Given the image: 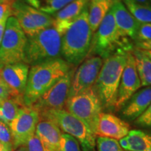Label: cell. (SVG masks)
I'll use <instances>...</instances> for the list:
<instances>
[{
    "label": "cell",
    "mask_w": 151,
    "mask_h": 151,
    "mask_svg": "<svg viewBox=\"0 0 151 151\" xmlns=\"http://www.w3.org/2000/svg\"><path fill=\"white\" fill-rule=\"evenodd\" d=\"M98 151H124L117 139L106 137H98L96 139Z\"/></svg>",
    "instance_id": "26"
},
{
    "label": "cell",
    "mask_w": 151,
    "mask_h": 151,
    "mask_svg": "<svg viewBox=\"0 0 151 151\" xmlns=\"http://www.w3.org/2000/svg\"><path fill=\"white\" fill-rule=\"evenodd\" d=\"M103 65V59L92 56L84 60L76 69L68 98L82 93L93 88Z\"/></svg>",
    "instance_id": "12"
},
{
    "label": "cell",
    "mask_w": 151,
    "mask_h": 151,
    "mask_svg": "<svg viewBox=\"0 0 151 151\" xmlns=\"http://www.w3.org/2000/svg\"><path fill=\"white\" fill-rule=\"evenodd\" d=\"M11 0H0V4L1 3H5L7 2V1H10Z\"/></svg>",
    "instance_id": "41"
},
{
    "label": "cell",
    "mask_w": 151,
    "mask_h": 151,
    "mask_svg": "<svg viewBox=\"0 0 151 151\" xmlns=\"http://www.w3.org/2000/svg\"><path fill=\"white\" fill-rule=\"evenodd\" d=\"M75 71L73 67L65 76L60 78L32 106L39 111V114L50 110L64 109Z\"/></svg>",
    "instance_id": "11"
},
{
    "label": "cell",
    "mask_w": 151,
    "mask_h": 151,
    "mask_svg": "<svg viewBox=\"0 0 151 151\" xmlns=\"http://www.w3.org/2000/svg\"><path fill=\"white\" fill-rule=\"evenodd\" d=\"M16 18L27 37H32L53 24V17L22 1H13L12 16Z\"/></svg>",
    "instance_id": "9"
},
{
    "label": "cell",
    "mask_w": 151,
    "mask_h": 151,
    "mask_svg": "<svg viewBox=\"0 0 151 151\" xmlns=\"http://www.w3.org/2000/svg\"><path fill=\"white\" fill-rule=\"evenodd\" d=\"M40 120L39 113L32 106H22L18 114L9 125L14 142V148L24 146L35 134L37 125Z\"/></svg>",
    "instance_id": "10"
},
{
    "label": "cell",
    "mask_w": 151,
    "mask_h": 151,
    "mask_svg": "<svg viewBox=\"0 0 151 151\" xmlns=\"http://www.w3.org/2000/svg\"><path fill=\"white\" fill-rule=\"evenodd\" d=\"M22 106L24 105L21 98L9 97L0 101V121L9 126Z\"/></svg>",
    "instance_id": "23"
},
{
    "label": "cell",
    "mask_w": 151,
    "mask_h": 151,
    "mask_svg": "<svg viewBox=\"0 0 151 151\" xmlns=\"http://www.w3.org/2000/svg\"><path fill=\"white\" fill-rule=\"evenodd\" d=\"M92 1H96V2H100V1H111L113 3H114V1H117V0H92Z\"/></svg>",
    "instance_id": "39"
},
{
    "label": "cell",
    "mask_w": 151,
    "mask_h": 151,
    "mask_svg": "<svg viewBox=\"0 0 151 151\" xmlns=\"http://www.w3.org/2000/svg\"><path fill=\"white\" fill-rule=\"evenodd\" d=\"M151 104V86L136 92L122 109V115L125 118L134 120L146 110Z\"/></svg>",
    "instance_id": "19"
},
{
    "label": "cell",
    "mask_w": 151,
    "mask_h": 151,
    "mask_svg": "<svg viewBox=\"0 0 151 151\" xmlns=\"http://www.w3.org/2000/svg\"><path fill=\"white\" fill-rule=\"evenodd\" d=\"M93 32L88 21V6L62 35V56L73 66L84 61L91 50Z\"/></svg>",
    "instance_id": "2"
},
{
    "label": "cell",
    "mask_w": 151,
    "mask_h": 151,
    "mask_svg": "<svg viewBox=\"0 0 151 151\" xmlns=\"http://www.w3.org/2000/svg\"><path fill=\"white\" fill-rule=\"evenodd\" d=\"M25 146L27 148V151H48L36 134L30 138Z\"/></svg>",
    "instance_id": "30"
},
{
    "label": "cell",
    "mask_w": 151,
    "mask_h": 151,
    "mask_svg": "<svg viewBox=\"0 0 151 151\" xmlns=\"http://www.w3.org/2000/svg\"><path fill=\"white\" fill-rule=\"evenodd\" d=\"M0 143L6 151H14V142L10 128L7 124L0 121Z\"/></svg>",
    "instance_id": "27"
},
{
    "label": "cell",
    "mask_w": 151,
    "mask_h": 151,
    "mask_svg": "<svg viewBox=\"0 0 151 151\" xmlns=\"http://www.w3.org/2000/svg\"><path fill=\"white\" fill-rule=\"evenodd\" d=\"M151 39V23H140L134 41H145Z\"/></svg>",
    "instance_id": "29"
},
{
    "label": "cell",
    "mask_w": 151,
    "mask_h": 151,
    "mask_svg": "<svg viewBox=\"0 0 151 151\" xmlns=\"http://www.w3.org/2000/svg\"><path fill=\"white\" fill-rule=\"evenodd\" d=\"M73 67L58 58L30 68L25 90L22 96L24 106H32L48 89L67 74Z\"/></svg>",
    "instance_id": "1"
},
{
    "label": "cell",
    "mask_w": 151,
    "mask_h": 151,
    "mask_svg": "<svg viewBox=\"0 0 151 151\" xmlns=\"http://www.w3.org/2000/svg\"><path fill=\"white\" fill-rule=\"evenodd\" d=\"M59 151H81L78 141L68 134L62 133Z\"/></svg>",
    "instance_id": "28"
},
{
    "label": "cell",
    "mask_w": 151,
    "mask_h": 151,
    "mask_svg": "<svg viewBox=\"0 0 151 151\" xmlns=\"http://www.w3.org/2000/svg\"><path fill=\"white\" fill-rule=\"evenodd\" d=\"M27 37L14 16H10L6 24L0 44V69L6 65L23 62Z\"/></svg>",
    "instance_id": "8"
},
{
    "label": "cell",
    "mask_w": 151,
    "mask_h": 151,
    "mask_svg": "<svg viewBox=\"0 0 151 151\" xmlns=\"http://www.w3.org/2000/svg\"><path fill=\"white\" fill-rule=\"evenodd\" d=\"M40 119H46L55 122L60 130L72 136L82 147L83 151H94L97 136L90 128L66 109L45 111L39 114Z\"/></svg>",
    "instance_id": "6"
},
{
    "label": "cell",
    "mask_w": 151,
    "mask_h": 151,
    "mask_svg": "<svg viewBox=\"0 0 151 151\" xmlns=\"http://www.w3.org/2000/svg\"><path fill=\"white\" fill-rule=\"evenodd\" d=\"M14 151H27V148L26 147L25 145L24 146H21L20 147H18V148L15 149Z\"/></svg>",
    "instance_id": "37"
},
{
    "label": "cell",
    "mask_w": 151,
    "mask_h": 151,
    "mask_svg": "<svg viewBox=\"0 0 151 151\" xmlns=\"http://www.w3.org/2000/svg\"><path fill=\"white\" fill-rule=\"evenodd\" d=\"M119 143L125 151H151V135L141 130H130Z\"/></svg>",
    "instance_id": "20"
},
{
    "label": "cell",
    "mask_w": 151,
    "mask_h": 151,
    "mask_svg": "<svg viewBox=\"0 0 151 151\" xmlns=\"http://www.w3.org/2000/svg\"><path fill=\"white\" fill-rule=\"evenodd\" d=\"M130 131L129 124L115 115L101 113L98 122L96 136L106 137L120 140Z\"/></svg>",
    "instance_id": "15"
},
{
    "label": "cell",
    "mask_w": 151,
    "mask_h": 151,
    "mask_svg": "<svg viewBox=\"0 0 151 151\" xmlns=\"http://www.w3.org/2000/svg\"><path fill=\"white\" fill-rule=\"evenodd\" d=\"M135 123L141 127L151 128V104L146 110L136 119Z\"/></svg>",
    "instance_id": "31"
},
{
    "label": "cell",
    "mask_w": 151,
    "mask_h": 151,
    "mask_svg": "<svg viewBox=\"0 0 151 151\" xmlns=\"http://www.w3.org/2000/svg\"><path fill=\"white\" fill-rule=\"evenodd\" d=\"M91 0H73L61 10L52 15L53 24L58 31L63 35L68 27L76 19L90 4Z\"/></svg>",
    "instance_id": "17"
},
{
    "label": "cell",
    "mask_w": 151,
    "mask_h": 151,
    "mask_svg": "<svg viewBox=\"0 0 151 151\" xmlns=\"http://www.w3.org/2000/svg\"><path fill=\"white\" fill-rule=\"evenodd\" d=\"M91 49L101 59H106L120 51L133 50L128 38L124 37L117 27L111 9L92 39Z\"/></svg>",
    "instance_id": "5"
},
{
    "label": "cell",
    "mask_w": 151,
    "mask_h": 151,
    "mask_svg": "<svg viewBox=\"0 0 151 151\" xmlns=\"http://www.w3.org/2000/svg\"><path fill=\"white\" fill-rule=\"evenodd\" d=\"M111 9L115 22L120 33L124 37L134 41L140 23L130 14L121 0L114 1Z\"/></svg>",
    "instance_id": "16"
},
{
    "label": "cell",
    "mask_w": 151,
    "mask_h": 151,
    "mask_svg": "<svg viewBox=\"0 0 151 151\" xmlns=\"http://www.w3.org/2000/svg\"><path fill=\"white\" fill-rule=\"evenodd\" d=\"M124 6L139 23H151V5L123 0Z\"/></svg>",
    "instance_id": "25"
},
{
    "label": "cell",
    "mask_w": 151,
    "mask_h": 151,
    "mask_svg": "<svg viewBox=\"0 0 151 151\" xmlns=\"http://www.w3.org/2000/svg\"><path fill=\"white\" fill-rule=\"evenodd\" d=\"M124 151H125V150H124Z\"/></svg>",
    "instance_id": "42"
},
{
    "label": "cell",
    "mask_w": 151,
    "mask_h": 151,
    "mask_svg": "<svg viewBox=\"0 0 151 151\" xmlns=\"http://www.w3.org/2000/svg\"><path fill=\"white\" fill-rule=\"evenodd\" d=\"M132 53L134 58L141 87L151 86V59L139 49H133Z\"/></svg>",
    "instance_id": "21"
},
{
    "label": "cell",
    "mask_w": 151,
    "mask_h": 151,
    "mask_svg": "<svg viewBox=\"0 0 151 151\" xmlns=\"http://www.w3.org/2000/svg\"><path fill=\"white\" fill-rule=\"evenodd\" d=\"M10 97V92L8 87L0 79V101L7 99Z\"/></svg>",
    "instance_id": "33"
},
{
    "label": "cell",
    "mask_w": 151,
    "mask_h": 151,
    "mask_svg": "<svg viewBox=\"0 0 151 151\" xmlns=\"http://www.w3.org/2000/svg\"><path fill=\"white\" fill-rule=\"evenodd\" d=\"M130 1H134V2L142 4H150L151 5V0H130Z\"/></svg>",
    "instance_id": "36"
},
{
    "label": "cell",
    "mask_w": 151,
    "mask_h": 151,
    "mask_svg": "<svg viewBox=\"0 0 151 151\" xmlns=\"http://www.w3.org/2000/svg\"><path fill=\"white\" fill-rule=\"evenodd\" d=\"M113 4L111 1L100 2H96L92 0L90 1V9H88V21L92 32L97 31Z\"/></svg>",
    "instance_id": "22"
},
{
    "label": "cell",
    "mask_w": 151,
    "mask_h": 151,
    "mask_svg": "<svg viewBox=\"0 0 151 151\" xmlns=\"http://www.w3.org/2000/svg\"><path fill=\"white\" fill-rule=\"evenodd\" d=\"M141 87V81L136 67L134 58L129 52L119 85L115 109L116 110L121 109Z\"/></svg>",
    "instance_id": "13"
},
{
    "label": "cell",
    "mask_w": 151,
    "mask_h": 151,
    "mask_svg": "<svg viewBox=\"0 0 151 151\" xmlns=\"http://www.w3.org/2000/svg\"><path fill=\"white\" fill-rule=\"evenodd\" d=\"M61 56L62 34L54 24L27 37L23 60L27 65L32 67Z\"/></svg>",
    "instance_id": "4"
},
{
    "label": "cell",
    "mask_w": 151,
    "mask_h": 151,
    "mask_svg": "<svg viewBox=\"0 0 151 151\" xmlns=\"http://www.w3.org/2000/svg\"><path fill=\"white\" fill-rule=\"evenodd\" d=\"M0 151H6L4 147L3 146V145L0 143Z\"/></svg>",
    "instance_id": "40"
},
{
    "label": "cell",
    "mask_w": 151,
    "mask_h": 151,
    "mask_svg": "<svg viewBox=\"0 0 151 151\" xmlns=\"http://www.w3.org/2000/svg\"><path fill=\"white\" fill-rule=\"evenodd\" d=\"M129 52L120 51L106 58L93 86L102 107L115 108L120 79Z\"/></svg>",
    "instance_id": "3"
},
{
    "label": "cell",
    "mask_w": 151,
    "mask_h": 151,
    "mask_svg": "<svg viewBox=\"0 0 151 151\" xmlns=\"http://www.w3.org/2000/svg\"><path fill=\"white\" fill-rule=\"evenodd\" d=\"M35 134L48 151H59L62 132L55 122L46 119H40L36 128Z\"/></svg>",
    "instance_id": "18"
},
{
    "label": "cell",
    "mask_w": 151,
    "mask_h": 151,
    "mask_svg": "<svg viewBox=\"0 0 151 151\" xmlns=\"http://www.w3.org/2000/svg\"><path fill=\"white\" fill-rule=\"evenodd\" d=\"M65 106L66 110L83 122L96 135L102 106L94 88L68 98Z\"/></svg>",
    "instance_id": "7"
},
{
    "label": "cell",
    "mask_w": 151,
    "mask_h": 151,
    "mask_svg": "<svg viewBox=\"0 0 151 151\" xmlns=\"http://www.w3.org/2000/svg\"><path fill=\"white\" fill-rule=\"evenodd\" d=\"M136 48L142 50H151V39L145 41L135 42Z\"/></svg>",
    "instance_id": "34"
},
{
    "label": "cell",
    "mask_w": 151,
    "mask_h": 151,
    "mask_svg": "<svg viewBox=\"0 0 151 151\" xmlns=\"http://www.w3.org/2000/svg\"><path fill=\"white\" fill-rule=\"evenodd\" d=\"M12 3L10 1L0 4V22L12 16Z\"/></svg>",
    "instance_id": "32"
},
{
    "label": "cell",
    "mask_w": 151,
    "mask_h": 151,
    "mask_svg": "<svg viewBox=\"0 0 151 151\" xmlns=\"http://www.w3.org/2000/svg\"><path fill=\"white\" fill-rule=\"evenodd\" d=\"M29 71V66L23 62L6 65L0 69V79L8 87L10 97L22 99Z\"/></svg>",
    "instance_id": "14"
},
{
    "label": "cell",
    "mask_w": 151,
    "mask_h": 151,
    "mask_svg": "<svg viewBox=\"0 0 151 151\" xmlns=\"http://www.w3.org/2000/svg\"><path fill=\"white\" fill-rule=\"evenodd\" d=\"M7 20H8V19H5V20H2L1 22H0V44H1V41H2L4 34L6 24Z\"/></svg>",
    "instance_id": "35"
},
{
    "label": "cell",
    "mask_w": 151,
    "mask_h": 151,
    "mask_svg": "<svg viewBox=\"0 0 151 151\" xmlns=\"http://www.w3.org/2000/svg\"><path fill=\"white\" fill-rule=\"evenodd\" d=\"M142 51L144 52L145 54L146 55H148L149 58L151 59V50H142Z\"/></svg>",
    "instance_id": "38"
},
{
    "label": "cell",
    "mask_w": 151,
    "mask_h": 151,
    "mask_svg": "<svg viewBox=\"0 0 151 151\" xmlns=\"http://www.w3.org/2000/svg\"><path fill=\"white\" fill-rule=\"evenodd\" d=\"M73 0H25L34 8L48 15H53Z\"/></svg>",
    "instance_id": "24"
}]
</instances>
